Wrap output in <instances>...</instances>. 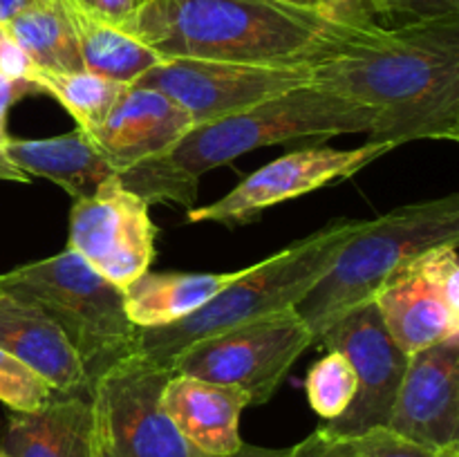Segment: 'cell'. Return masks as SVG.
<instances>
[{"label": "cell", "mask_w": 459, "mask_h": 457, "mask_svg": "<svg viewBox=\"0 0 459 457\" xmlns=\"http://www.w3.org/2000/svg\"><path fill=\"white\" fill-rule=\"evenodd\" d=\"M312 83L372 108L375 142H459V16L381 27L312 67Z\"/></svg>", "instance_id": "6da1fadb"}, {"label": "cell", "mask_w": 459, "mask_h": 457, "mask_svg": "<svg viewBox=\"0 0 459 457\" xmlns=\"http://www.w3.org/2000/svg\"><path fill=\"white\" fill-rule=\"evenodd\" d=\"M119 27L161 58L316 67L384 25L278 0H146Z\"/></svg>", "instance_id": "7a4b0ae2"}, {"label": "cell", "mask_w": 459, "mask_h": 457, "mask_svg": "<svg viewBox=\"0 0 459 457\" xmlns=\"http://www.w3.org/2000/svg\"><path fill=\"white\" fill-rule=\"evenodd\" d=\"M366 220L343 218L309 233L303 240L249 264L240 276L191 316L155 330H139L137 352L157 366H173L175 358L197 341L240 323L296 307L321 280L341 246L359 233Z\"/></svg>", "instance_id": "3957f363"}, {"label": "cell", "mask_w": 459, "mask_h": 457, "mask_svg": "<svg viewBox=\"0 0 459 457\" xmlns=\"http://www.w3.org/2000/svg\"><path fill=\"white\" fill-rule=\"evenodd\" d=\"M444 242H459V193L397 206L366 220L339 249L321 280L296 303V312L318 343L343 314L372 300L403 264Z\"/></svg>", "instance_id": "277c9868"}, {"label": "cell", "mask_w": 459, "mask_h": 457, "mask_svg": "<svg viewBox=\"0 0 459 457\" xmlns=\"http://www.w3.org/2000/svg\"><path fill=\"white\" fill-rule=\"evenodd\" d=\"M377 112L348 97L307 83L267 99L233 116L195 125L169 155L186 182L264 146L291 142H327L339 134H372Z\"/></svg>", "instance_id": "5b68a950"}, {"label": "cell", "mask_w": 459, "mask_h": 457, "mask_svg": "<svg viewBox=\"0 0 459 457\" xmlns=\"http://www.w3.org/2000/svg\"><path fill=\"white\" fill-rule=\"evenodd\" d=\"M0 289L31 300L61 327L90 381L137 349L139 327L126 316L119 287L67 246L52 258L0 273Z\"/></svg>", "instance_id": "8992f818"}, {"label": "cell", "mask_w": 459, "mask_h": 457, "mask_svg": "<svg viewBox=\"0 0 459 457\" xmlns=\"http://www.w3.org/2000/svg\"><path fill=\"white\" fill-rule=\"evenodd\" d=\"M173 370L142 352L117 358L92 381V451L99 457H206L161 406Z\"/></svg>", "instance_id": "52a82bcc"}, {"label": "cell", "mask_w": 459, "mask_h": 457, "mask_svg": "<svg viewBox=\"0 0 459 457\" xmlns=\"http://www.w3.org/2000/svg\"><path fill=\"white\" fill-rule=\"evenodd\" d=\"M314 343L296 307H287L197 341L175 358L170 370L231 385L249 397L251 406H260L278 392L300 354Z\"/></svg>", "instance_id": "ba28073f"}, {"label": "cell", "mask_w": 459, "mask_h": 457, "mask_svg": "<svg viewBox=\"0 0 459 457\" xmlns=\"http://www.w3.org/2000/svg\"><path fill=\"white\" fill-rule=\"evenodd\" d=\"M394 143L368 139L357 148L309 146L269 161L247 175L233 191L213 204L188 209V222H218L238 227L255 220L272 206L303 197L332 182L352 177L368 164L394 151Z\"/></svg>", "instance_id": "9c48e42d"}, {"label": "cell", "mask_w": 459, "mask_h": 457, "mask_svg": "<svg viewBox=\"0 0 459 457\" xmlns=\"http://www.w3.org/2000/svg\"><path fill=\"white\" fill-rule=\"evenodd\" d=\"M157 227L151 204L119 182L117 175L92 195L72 204L67 249L79 254L108 282L126 289L151 269Z\"/></svg>", "instance_id": "30bf717a"}, {"label": "cell", "mask_w": 459, "mask_h": 457, "mask_svg": "<svg viewBox=\"0 0 459 457\" xmlns=\"http://www.w3.org/2000/svg\"><path fill=\"white\" fill-rule=\"evenodd\" d=\"M459 242H444L403 264L375 291L379 316L406 357L459 339Z\"/></svg>", "instance_id": "8fae6325"}, {"label": "cell", "mask_w": 459, "mask_h": 457, "mask_svg": "<svg viewBox=\"0 0 459 457\" xmlns=\"http://www.w3.org/2000/svg\"><path fill=\"white\" fill-rule=\"evenodd\" d=\"M312 83V67H269L242 63L164 58L133 85L169 94L191 115L193 128L233 116L267 99Z\"/></svg>", "instance_id": "7c38bea8"}, {"label": "cell", "mask_w": 459, "mask_h": 457, "mask_svg": "<svg viewBox=\"0 0 459 457\" xmlns=\"http://www.w3.org/2000/svg\"><path fill=\"white\" fill-rule=\"evenodd\" d=\"M318 343L345 354L357 372V392L345 412L321 426L332 437H354L388 426L408 357L385 330L375 300L350 309L332 323Z\"/></svg>", "instance_id": "4fadbf2b"}, {"label": "cell", "mask_w": 459, "mask_h": 457, "mask_svg": "<svg viewBox=\"0 0 459 457\" xmlns=\"http://www.w3.org/2000/svg\"><path fill=\"white\" fill-rule=\"evenodd\" d=\"M388 428L426 446H459V339L408 357Z\"/></svg>", "instance_id": "5bb4252c"}, {"label": "cell", "mask_w": 459, "mask_h": 457, "mask_svg": "<svg viewBox=\"0 0 459 457\" xmlns=\"http://www.w3.org/2000/svg\"><path fill=\"white\" fill-rule=\"evenodd\" d=\"M191 128V115L169 94L146 85H128L106 124L90 137L117 177L126 179L169 157Z\"/></svg>", "instance_id": "9a60e30c"}, {"label": "cell", "mask_w": 459, "mask_h": 457, "mask_svg": "<svg viewBox=\"0 0 459 457\" xmlns=\"http://www.w3.org/2000/svg\"><path fill=\"white\" fill-rule=\"evenodd\" d=\"M0 348L34 367L61 397H90L79 354L61 327L31 300L0 289Z\"/></svg>", "instance_id": "2e32d148"}, {"label": "cell", "mask_w": 459, "mask_h": 457, "mask_svg": "<svg viewBox=\"0 0 459 457\" xmlns=\"http://www.w3.org/2000/svg\"><path fill=\"white\" fill-rule=\"evenodd\" d=\"M161 406L179 435L206 457H227L245 444L240 415L251 403L242 390L173 372Z\"/></svg>", "instance_id": "e0dca14e"}, {"label": "cell", "mask_w": 459, "mask_h": 457, "mask_svg": "<svg viewBox=\"0 0 459 457\" xmlns=\"http://www.w3.org/2000/svg\"><path fill=\"white\" fill-rule=\"evenodd\" d=\"M4 155L22 175L49 179L74 200L92 195L106 179L117 175L92 137L79 128L48 139L7 137Z\"/></svg>", "instance_id": "ac0fdd59"}, {"label": "cell", "mask_w": 459, "mask_h": 457, "mask_svg": "<svg viewBox=\"0 0 459 457\" xmlns=\"http://www.w3.org/2000/svg\"><path fill=\"white\" fill-rule=\"evenodd\" d=\"M9 457H92L90 397H56L36 412H12L3 437Z\"/></svg>", "instance_id": "d6986e66"}, {"label": "cell", "mask_w": 459, "mask_h": 457, "mask_svg": "<svg viewBox=\"0 0 459 457\" xmlns=\"http://www.w3.org/2000/svg\"><path fill=\"white\" fill-rule=\"evenodd\" d=\"M240 273L242 269L231 273L151 272L148 269L126 289H121L126 316L139 330L173 325L204 307Z\"/></svg>", "instance_id": "ffe728a7"}, {"label": "cell", "mask_w": 459, "mask_h": 457, "mask_svg": "<svg viewBox=\"0 0 459 457\" xmlns=\"http://www.w3.org/2000/svg\"><path fill=\"white\" fill-rule=\"evenodd\" d=\"M61 7L85 72L133 85L143 72L164 61L151 47L126 34L117 22L108 21L94 4L61 0Z\"/></svg>", "instance_id": "44dd1931"}, {"label": "cell", "mask_w": 459, "mask_h": 457, "mask_svg": "<svg viewBox=\"0 0 459 457\" xmlns=\"http://www.w3.org/2000/svg\"><path fill=\"white\" fill-rule=\"evenodd\" d=\"M0 30L21 45L39 70H83L61 0H22L21 9Z\"/></svg>", "instance_id": "7402d4cb"}, {"label": "cell", "mask_w": 459, "mask_h": 457, "mask_svg": "<svg viewBox=\"0 0 459 457\" xmlns=\"http://www.w3.org/2000/svg\"><path fill=\"white\" fill-rule=\"evenodd\" d=\"M30 81H34L40 94H49L52 99H56L76 121V128L83 130L85 134H94L106 124L112 108L128 90V83L106 79V76L85 70L52 72L34 67Z\"/></svg>", "instance_id": "603a6c76"}, {"label": "cell", "mask_w": 459, "mask_h": 457, "mask_svg": "<svg viewBox=\"0 0 459 457\" xmlns=\"http://www.w3.org/2000/svg\"><path fill=\"white\" fill-rule=\"evenodd\" d=\"M307 399L312 410L325 421L336 419L345 412L357 392V372L350 366L345 354L330 349L323 358H318L309 370Z\"/></svg>", "instance_id": "cb8c5ba5"}, {"label": "cell", "mask_w": 459, "mask_h": 457, "mask_svg": "<svg viewBox=\"0 0 459 457\" xmlns=\"http://www.w3.org/2000/svg\"><path fill=\"white\" fill-rule=\"evenodd\" d=\"M61 397L34 367L0 348V401L12 412L43 410Z\"/></svg>", "instance_id": "d4e9b609"}, {"label": "cell", "mask_w": 459, "mask_h": 457, "mask_svg": "<svg viewBox=\"0 0 459 457\" xmlns=\"http://www.w3.org/2000/svg\"><path fill=\"white\" fill-rule=\"evenodd\" d=\"M332 439H334L336 448L343 457H459V446H426V444L412 442V439L394 433L388 426L370 428L361 435H354V437Z\"/></svg>", "instance_id": "484cf974"}, {"label": "cell", "mask_w": 459, "mask_h": 457, "mask_svg": "<svg viewBox=\"0 0 459 457\" xmlns=\"http://www.w3.org/2000/svg\"><path fill=\"white\" fill-rule=\"evenodd\" d=\"M394 16L406 18V22L455 18L459 0H385V18Z\"/></svg>", "instance_id": "4316f807"}, {"label": "cell", "mask_w": 459, "mask_h": 457, "mask_svg": "<svg viewBox=\"0 0 459 457\" xmlns=\"http://www.w3.org/2000/svg\"><path fill=\"white\" fill-rule=\"evenodd\" d=\"M327 12L339 21L357 27H377L379 22V0H323Z\"/></svg>", "instance_id": "83f0119b"}, {"label": "cell", "mask_w": 459, "mask_h": 457, "mask_svg": "<svg viewBox=\"0 0 459 457\" xmlns=\"http://www.w3.org/2000/svg\"><path fill=\"white\" fill-rule=\"evenodd\" d=\"M34 72V63L22 52L16 40L9 39L7 34H0V74L12 76V79H30Z\"/></svg>", "instance_id": "f1b7e54d"}, {"label": "cell", "mask_w": 459, "mask_h": 457, "mask_svg": "<svg viewBox=\"0 0 459 457\" xmlns=\"http://www.w3.org/2000/svg\"><path fill=\"white\" fill-rule=\"evenodd\" d=\"M30 94H40L34 81L30 79H12V76L0 74V125H7V112L13 103Z\"/></svg>", "instance_id": "f546056e"}, {"label": "cell", "mask_w": 459, "mask_h": 457, "mask_svg": "<svg viewBox=\"0 0 459 457\" xmlns=\"http://www.w3.org/2000/svg\"><path fill=\"white\" fill-rule=\"evenodd\" d=\"M290 457H343V455H341L339 448H336L334 439L318 428L314 430L309 437H305L303 442L291 446Z\"/></svg>", "instance_id": "4dcf8cb0"}, {"label": "cell", "mask_w": 459, "mask_h": 457, "mask_svg": "<svg viewBox=\"0 0 459 457\" xmlns=\"http://www.w3.org/2000/svg\"><path fill=\"white\" fill-rule=\"evenodd\" d=\"M146 0H94V7L108 18V21L121 25L137 12Z\"/></svg>", "instance_id": "1f68e13d"}, {"label": "cell", "mask_w": 459, "mask_h": 457, "mask_svg": "<svg viewBox=\"0 0 459 457\" xmlns=\"http://www.w3.org/2000/svg\"><path fill=\"white\" fill-rule=\"evenodd\" d=\"M7 137H9L7 125H0V182L27 184L30 182V177H27V175H22L21 170H18L16 166L7 160V155H4V142H7Z\"/></svg>", "instance_id": "d6a6232c"}, {"label": "cell", "mask_w": 459, "mask_h": 457, "mask_svg": "<svg viewBox=\"0 0 459 457\" xmlns=\"http://www.w3.org/2000/svg\"><path fill=\"white\" fill-rule=\"evenodd\" d=\"M227 457H290V448H263L242 444L236 453H231Z\"/></svg>", "instance_id": "836d02e7"}, {"label": "cell", "mask_w": 459, "mask_h": 457, "mask_svg": "<svg viewBox=\"0 0 459 457\" xmlns=\"http://www.w3.org/2000/svg\"><path fill=\"white\" fill-rule=\"evenodd\" d=\"M21 4L22 0H0V27H3L4 22H7L18 9H21Z\"/></svg>", "instance_id": "e575fe53"}, {"label": "cell", "mask_w": 459, "mask_h": 457, "mask_svg": "<svg viewBox=\"0 0 459 457\" xmlns=\"http://www.w3.org/2000/svg\"><path fill=\"white\" fill-rule=\"evenodd\" d=\"M278 3H290V4H299V7H309V9H325L323 0H278Z\"/></svg>", "instance_id": "d590c367"}, {"label": "cell", "mask_w": 459, "mask_h": 457, "mask_svg": "<svg viewBox=\"0 0 459 457\" xmlns=\"http://www.w3.org/2000/svg\"><path fill=\"white\" fill-rule=\"evenodd\" d=\"M379 16H385V0H379Z\"/></svg>", "instance_id": "8d00e7d4"}, {"label": "cell", "mask_w": 459, "mask_h": 457, "mask_svg": "<svg viewBox=\"0 0 459 457\" xmlns=\"http://www.w3.org/2000/svg\"><path fill=\"white\" fill-rule=\"evenodd\" d=\"M0 457H9V453H7V451H4L3 442H0Z\"/></svg>", "instance_id": "74e56055"}, {"label": "cell", "mask_w": 459, "mask_h": 457, "mask_svg": "<svg viewBox=\"0 0 459 457\" xmlns=\"http://www.w3.org/2000/svg\"><path fill=\"white\" fill-rule=\"evenodd\" d=\"M85 3H90V4H94V0H85Z\"/></svg>", "instance_id": "f35d334b"}, {"label": "cell", "mask_w": 459, "mask_h": 457, "mask_svg": "<svg viewBox=\"0 0 459 457\" xmlns=\"http://www.w3.org/2000/svg\"><path fill=\"white\" fill-rule=\"evenodd\" d=\"M92 457H99V455H94V451H92Z\"/></svg>", "instance_id": "ab89813d"}, {"label": "cell", "mask_w": 459, "mask_h": 457, "mask_svg": "<svg viewBox=\"0 0 459 457\" xmlns=\"http://www.w3.org/2000/svg\"><path fill=\"white\" fill-rule=\"evenodd\" d=\"M0 34H3V30H0Z\"/></svg>", "instance_id": "60d3db41"}]
</instances>
